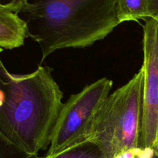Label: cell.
I'll return each mask as SVG.
<instances>
[{"instance_id": "1", "label": "cell", "mask_w": 158, "mask_h": 158, "mask_svg": "<svg viewBox=\"0 0 158 158\" xmlns=\"http://www.w3.org/2000/svg\"><path fill=\"white\" fill-rule=\"evenodd\" d=\"M52 71L40 66L30 73H12L0 61V131L30 155L49 148L63 105Z\"/></svg>"}, {"instance_id": "7", "label": "cell", "mask_w": 158, "mask_h": 158, "mask_svg": "<svg viewBox=\"0 0 158 158\" xmlns=\"http://www.w3.org/2000/svg\"><path fill=\"white\" fill-rule=\"evenodd\" d=\"M119 23L148 18V0H117Z\"/></svg>"}, {"instance_id": "3", "label": "cell", "mask_w": 158, "mask_h": 158, "mask_svg": "<svg viewBox=\"0 0 158 158\" xmlns=\"http://www.w3.org/2000/svg\"><path fill=\"white\" fill-rule=\"evenodd\" d=\"M143 79L141 66L128 83L110 94L93 125L86 140L97 143L106 158L139 148Z\"/></svg>"}, {"instance_id": "4", "label": "cell", "mask_w": 158, "mask_h": 158, "mask_svg": "<svg viewBox=\"0 0 158 158\" xmlns=\"http://www.w3.org/2000/svg\"><path fill=\"white\" fill-rule=\"evenodd\" d=\"M113 81L103 77L72 94L63 103L43 158H51L86 140L97 115L110 94Z\"/></svg>"}, {"instance_id": "11", "label": "cell", "mask_w": 158, "mask_h": 158, "mask_svg": "<svg viewBox=\"0 0 158 158\" xmlns=\"http://www.w3.org/2000/svg\"><path fill=\"white\" fill-rule=\"evenodd\" d=\"M148 18L158 21V0H148Z\"/></svg>"}, {"instance_id": "8", "label": "cell", "mask_w": 158, "mask_h": 158, "mask_svg": "<svg viewBox=\"0 0 158 158\" xmlns=\"http://www.w3.org/2000/svg\"><path fill=\"white\" fill-rule=\"evenodd\" d=\"M43 158V157H41ZM51 158H106L100 147L86 140L68 148Z\"/></svg>"}, {"instance_id": "5", "label": "cell", "mask_w": 158, "mask_h": 158, "mask_svg": "<svg viewBox=\"0 0 158 158\" xmlns=\"http://www.w3.org/2000/svg\"><path fill=\"white\" fill-rule=\"evenodd\" d=\"M143 21L142 67L144 79L139 148H154L158 136V21L152 18Z\"/></svg>"}, {"instance_id": "12", "label": "cell", "mask_w": 158, "mask_h": 158, "mask_svg": "<svg viewBox=\"0 0 158 158\" xmlns=\"http://www.w3.org/2000/svg\"><path fill=\"white\" fill-rule=\"evenodd\" d=\"M15 1H16L17 2L20 3V4L23 5V6H25V5L26 4L27 2H29V0H15Z\"/></svg>"}, {"instance_id": "2", "label": "cell", "mask_w": 158, "mask_h": 158, "mask_svg": "<svg viewBox=\"0 0 158 158\" xmlns=\"http://www.w3.org/2000/svg\"><path fill=\"white\" fill-rule=\"evenodd\" d=\"M20 13L40 46L41 63L59 49L92 46L120 24L117 0H33Z\"/></svg>"}, {"instance_id": "10", "label": "cell", "mask_w": 158, "mask_h": 158, "mask_svg": "<svg viewBox=\"0 0 158 158\" xmlns=\"http://www.w3.org/2000/svg\"><path fill=\"white\" fill-rule=\"evenodd\" d=\"M114 158H158L156 148H137L120 153Z\"/></svg>"}, {"instance_id": "9", "label": "cell", "mask_w": 158, "mask_h": 158, "mask_svg": "<svg viewBox=\"0 0 158 158\" xmlns=\"http://www.w3.org/2000/svg\"><path fill=\"white\" fill-rule=\"evenodd\" d=\"M0 158H40L30 155L11 142L0 131Z\"/></svg>"}, {"instance_id": "6", "label": "cell", "mask_w": 158, "mask_h": 158, "mask_svg": "<svg viewBox=\"0 0 158 158\" xmlns=\"http://www.w3.org/2000/svg\"><path fill=\"white\" fill-rule=\"evenodd\" d=\"M23 6L15 0L0 2V54L23 46L29 36L26 21L19 15Z\"/></svg>"}, {"instance_id": "13", "label": "cell", "mask_w": 158, "mask_h": 158, "mask_svg": "<svg viewBox=\"0 0 158 158\" xmlns=\"http://www.w3.org/2000/svg\"><path fill=\"white\" fill-rule=\"evenodd\" d=\"M156 150H157V152L158 154V136H157V143H156Z\"/></svg>"}]
</instances>
